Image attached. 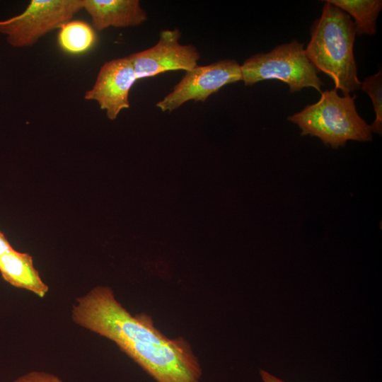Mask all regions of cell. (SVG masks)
<instances>
[{
	"instance_id": "1",
	"label": "cell",
	"mask_w": 382,
	"mask_h": 382,
	"mask_svg": "<svg viewBox=\"0 0 382 382\" xmlns=\"http://www.w3.org/2000/svg\"><path fill=\"white\" fill-rule=\"evenodd\" d=\"M71 318L114 342L156 382H201L202 369L188 342L166 337L146 313L132 316L108 286H97L77 298Z\"/></svg>"
},
{
	"instance_id": "2",
	"label": "cell",
	"mask_w": 382,
	"mask_h": 382,
	"mask_svg": "<svg viewBox=\"0 0 382 382\" xmlns=\"http://www.w3.org/2000/svg\"><path fill=\"white\" fill-rule=\"evenodd\" d=\"M320 17L311 28V40L306 54L317 71L328 75L344 96L359 89L353 47L355 26L350 16L323 1Z\"/></svg>"
},
{
	"instance_id": "3",
	"label": "cell",
	"mask_w": 382,
	"mask_h": 382,
	"mask_svg": "<svg viewBox=\"0 0 382 382\" xmlns=\"http://www.w3.org/2000/svg\"><path fill=\"white\" fill-rule=\"evenodd\" d=\"M356 97H341L335 88L322 91L318 102L289 116L288 120L299 127L301 135L316 137L333 149L343 146L350 140L371 141L370 125L358 114Z\"/></svg>"
},
{
	"instance_id": "4",
	"label": "cell",
	"mask_w": 382,
	"mask_h": 382,
	"mask_svg": "<svg viewBox=\"0 0 382 382\" xmlns=\"http://www.w3.org/2000/svg\"><path fill=\"white\" fill-rule=\"evenodd\" d=\"M241 66L245 86L277 79L289 86L290 93L308 87L321 93L324 84L307 57L303 44L296 40L278 45L270 52L254 54Z\"/></svg>"
},
{
	"instance_id": "5",
	"label": "cell",
	"mask_w": 382,
	"mask_h": 382,
	"mask_svg": "<svg viewBox=\"0 0 382 382\" xmlns=\"http://www.w3.org/2000/svg\"><path fill=\"white\" fill-rule=\"evenodd\" d=\"M81 10L82 0H32L20 14L0 20V34L13 47H31Z\"/></svg>"
},
{
	"instance_id": "6",
	"label": "cell",
	"mask_w": 382,
	"mask_h": 382,
	"mask_svg": "<svg viewBox=\"0 0 382 382\" xmlns=\"http://www.w3.org/2000/svg\"><path fill=\"white\" fill-rule=\"evenodd\" d=\"M242 81L241 66L234 59H222L186 71L173 91L156 103L171 112L189 100L204 102L227 84Z\"/></svg>"
},
{
	"instance_id": "7",
	"label": "cell",
	"mask_w": 382,
	"mask_h": 382,
	"mask_svg": "<svg viewBox=\"0 0 382 382\" xmlns=\"http://www.w3.org/2000/svg\"><path fill=\"white\" fill-rule=\"evenodd\" d=\"M178 29L164 30L154 47L127 56L132 62L137 79L154 76L176 70L190 71L197 66L200 54L192 45L179 42Z\"/></svg>"
},
{
	"instance_id": "8",
	"label": "cell",
	"mask_w": 382,
	"mask_h": 382,
	"mask_svg": "<svg viewBox=\"0 0 382 382\" xmlns=\"http://www.w3.org/2000/svg\"><path fill=\"white\" fill-rule=\"evenodd\" d=\"M137 80L128 57L108 61L101 66L84 99L96 101L109 120H115L122 110L129 108V91Z\"/></svg>"
},
{
	"instance_id": "9",
	"label": "cell",
	"mask_w": 382,
	"mask_h": 382,
	"mask_svg": "<svg viewBox=\"0 0 382 382\" xmlns=\"http://www.w3.org/2000/svg\"><path fill=\"white\" fill-rule=\"evenodd\" d=\"M95 30L137 26L147 20L139 0H82Z\"/></svg>"
},
{
	"instance_id": "10",
	"label": "cell",
	"mask_w": 382,
	"mask_h": 382,
	"mask_svg": "<svg viewBox=\"0 0 382 382\" xmlns=\"http://www.w3.org/2000/svg\"><path fill=\"white\" fill-rule=\"evenodd\" d=\"M0 273L11 285L44 297L49 291L33 265V257L12 248L0 257Z\"/></svg>"
},
{
	"instance_id": "11",
	"label": "cell",
	"mask_w": 382,
	"mask_h": 382,
	"mask_svg": "<svg viewBox=\"0 0 382 382\" xmlns=\"http://www.w3.org/2000/svg\"><path fill=\"white\" fill-rule=\"evenodd\" d=\"M346 11L354 19L356 35H373L376 33V20L382 8L381 0H326ZM345 12V13H346Z\"/></svg>"
},
{
	"instance_id": "12",
	"label": "cell",
	"mask_w": 382,
	"mask_h": 382,
	"mask_svg": "<svg viewBox=\"0 0 382 382\" xmlns=\"http://www.w3.org/2000/svg\"><path fill=\"white\" fill-rule=\"evenodd\" d=\"M96 40L93 27L82 21H70L59 28L58 43L65 52L80 54L91 48Z\"/></svg>"
},
{
	"instance_id": "13",
	"label": "cell",
	"mask_w": 382,
	"mask_h": 382,
	"mask_svg": "<svg viewBox=\"0 0 382 382\" xmlns=\"http://www.w3.org/2000/svg\"><path fill=\"white\" fill-rule=\"evenodd\" d=\"M360 88L371 98L376 117L370 125L371 132L381 135L382 133V71L367 76L361 83Z\"/></svg>"
},
{
	"instance_id": "14",
	"label": "cell",
	"mask_w": 382,
	"mask_h": 382,
	"mask_svg": "<svg viewBox=\"0 0 382 382\" xmlns=\"http://www.w3.org/2000/svg\"><path fill=\"white\" fill-rule=\"evenodd\" d=\"M13 382H63V381L51 373L33 371L23 374Z\"/></svg>"
},
{
	"instance_id": "15",
	"label": "cell",
	"mask_w": 382,
	"mask_h": 382,
	"mask_svg": "<svg viewBox=\"0 0 382 382\" xmlns=\"http://www.w3.org/2000/svg\"><path fill=\"white\" fill-rule=\"evenodd\" d=\"M12 248L5 235L0 231V257Z\"/></svg>"
},
{
	"instance_id": "16",
	"label": "cell",
	"mask_w": 382,
	"mask_h": 382,
	"mask_svg": "<svg viewBox=\"0 0 382 382\" xmlns=\"http://www.w3.org/2000/svg\"><path fill=\"white\" fill-rule=\"evenodd\" d=\"M260 376L263 382H284L265 370H260Z\"/></svg>"
}]
</instances>
